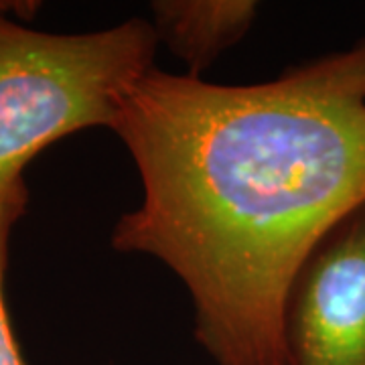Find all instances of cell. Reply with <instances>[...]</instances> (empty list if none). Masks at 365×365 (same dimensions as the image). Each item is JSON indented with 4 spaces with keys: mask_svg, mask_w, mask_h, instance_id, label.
Returning a JSON list of instances; mask_svg holds the SVG:
<instances>
[{
    "mask_svg": "<svg viewBox=\"0 0 365 365\" xmlns=\"http://www.w3.org/2000/svg\"><path fill=\"white\" fill-rule=\"evenodd\" d=\"M25 199L23 182L0 191V365H25L16 347L13 329H11L6 309H4V299H2V270H4L9 232L13 227L14 220L19 217V213L23 211Z\"/></svg>",
    "mask_w": 365,
    "mask_h": 365,
    "instance_id": "obj_5",
    "label": "cell"
},
{
    "mask_svg": "<svg viewBox=\"0 0 365 365\" xmlns=\"http://www.w3.org/2000/svg\"><path fill=\"white\" fill-rule=\"evenodd\" d=\"M153 29L157 41L189 67V76L211 66L225 49L254 25V0H160L153 2Z\"/></svg>",
    "mask_w": 365,
    "mask_h": 365,
    "instance_id": "obj_4",
    "label": "cell"
},
{
    "mask_svg": "<svg viewBox=\"0 0 365 365\" xmlns=\"http://www.w3.org/2000/svg\"><path fill=\"white\" fill-rule=\"evenodd\" d=\"M157 35L124 21L93 33L53 35L0 14V191L67 134L112 128L130 91L150 71Z\"/></svg>",
    "mask_w": 365,
    "mask_h": 365,
    "instance_id": "obj_2",
    "label": "cell"
},
{
    "mask_svg": "<svg viewBox=\"0 0 365 365\" xmlns=\"http://www.w3.org/2000/svg\"><path fill=\"white\" fill-rule=\"evenodd\" d=\"M284 335L288 365H365V205L300 270Z\"/></svg>",
    "mask_w": 365,
    "mask_h": 365,
    "instance_id": "obj_3",
    "label": "cell"
},
{
    "mask_svg": "<svg viewBox=\"0 0 365 365\" xmlns=\"http://www.w3.org/2000/svg\"><path fill=\"white\" fill-rule=\"evenodd\" d=\"M112 130L143 182L114 248L181 278L217 365H288L300 270L365 205V39L254 86L150 69Z\"/></svg>",
    "mask_w": 365,
    "mask_h": 365,
    "instance_id": "obj_1",
    "label": "cell"
}]
</instances>
